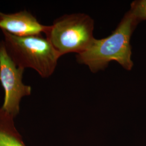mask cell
<instances>
[{"label":"cell","instance_id":"cell-7","mask_svg":"<svg viewBox=\"0 0 146 146\" xmlns=\"http://www.w3.org/2000/svg\"><path fill=\"white\" fill-rule=\"evenodd\" d=\"M131 11L139 22L146 20V0L135 1L131 3Z\"/></svg>","mask_w":146,"mask_h":146},{"label":"cell","instance_id":"cell-4","mask_svg":"<svg viewBox=\"0 0 146 146\" xmlns=\"http://www.w3.org/2000/svg\"><path fill=\"white\" fill-rule=\"evenodd\" d=\"M24 70L11 60L3 41L0 42V81L5 90L1 108L13 117L19 113L21 99L31 94V87L22 82Z\"/></svg>","mask_w":146,"mask_h":146},{"label":"cell","instance_id":"cell-1","mask_svg":"<svg viewBox=\"0 0 146 146\" xmlns=\"http://www.w3.org/2000/svg\"><path fill=\"white\" fill-rule=\"evenodd\" d=\"M139 23L128 11L110 35L95 38L85 52L76 55L78 62L88 66L92 73L104 70L113 61L125 70H131L133 67L131 36Z\"/></svg>","mask_w":146,"mask_h":146},{"label":"cell","instance_id":"cell-2","mask_svg":"<svg viewBox=\"0 0 146 146\" xmlns=\"http://www.w3.org/2000/svg\"><path fill=\"white\" fill-rule=\"evenodd\" d=\"M2 33L7 52L17 66L31 68L43 78L52 75L61 56L46 37L17 36Z\"/></svg>","mask_w":146,"mask_h":146},{"label":"cell","instance_id":"cell-3","mask_svg":"<svg viewBox=\"0 0 146 146\" xmlns=\"http://www.w3.org/2000/svg\"><path fill=\"white\" fill-rule=\"evenodd\" d=\"M94 21L82 13L64 15L49 26L46 36L60 56L68 53L85 52L95 38Z\"/></svg>","mask_w":146,"mask_h":146},{"label":"cell","instance_id":"cell-6","mask_svg":"<svg viewBox=\"0 0 146 146\" xmlns=\"http://www.w3.org/2000/svg\"><path fill=\"white\" fill-rule=\"evenodd\" d=\"M14 118L0 108V146H26L16 128Z\"/></svg>","mask_w":146,"mask_h":146},{"label":"cell","instance_id":"cell-5","mask_svg":"<svg viewBox=\"0 0 146 146\" xmlns=\"http://www.w3.org/2000/svg\"><path fill=\"white\" fill-rule=\"evenodd\" d=\"M49 26L40 23L36 18L27 11L13 14L0 12V29L17 36H28L46 33Z\"/></svg>","mask_w":146,"mask_h":146}]
</instances>
